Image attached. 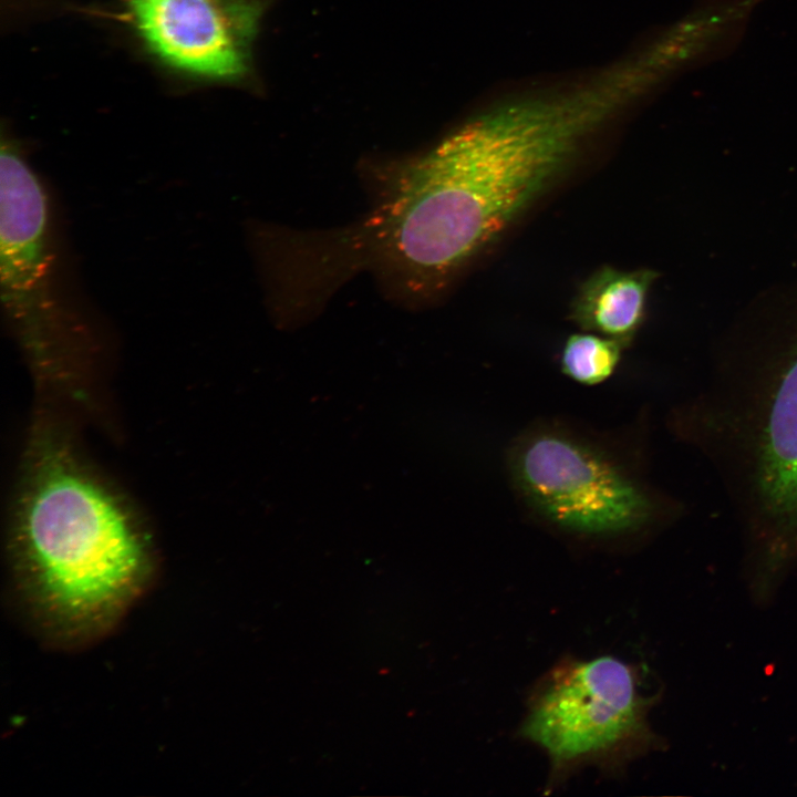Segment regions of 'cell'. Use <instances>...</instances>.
Segmentation results:
<instances>
[{"mask_svg": "<svg viewBox=\"0 0 797 797\" xmlns=\"http://www.w3.org/2000/svg\"><path fill=\"white\" fill-rule=\"evenodd\" d=\"M8 549L23 618L60 650L113 631L156 572L141 517L53 425L37 426L29 442Z\"/></svg>", "mask_w": 797, "mask_h": 797, "instance_id": "obj_1", "label": "cell"}, {"mask_svg": "<svg viewBox=\"0 0 797 797\" xmlns=\"http://www.w3.org/2000/svg\"><path fill=\"white\" fill-rule=\"evenodd\" d=\"M597 122V114L579 111L501 113L464 126L418 157L452 275L565 174Z\"/></svg>", "mask_w": 797, "mask_h": 797, "instance_id": "obj_2", "label": "cell"}, {"mask_svg": "<svg viewBox=\"0 0 797 797\" xmlns=\"http://www.w3.org/2000/svg\"><path fill=\"white\" fill-rule=\"evenodd\" d=\"M701 443L722 463L741 522L768 570L797 555V340L716 385Z\"/></svg>", "mask_w": 797, "mask_h": 797, "instance_id": "obj_3", "label": "cell"}, {"mask_svg": "<svg viewBox=\"0 0 797 797\" xmlns=\"http://www.w3.org/2000/svg\"><path fill=\"white\" fill-rule=\"evenodd\" d=\"M652 702L633 664L612 655L561 658L531 687L518 729L548 757L546 793L589 766L619 777L655 748L648 722Z\"/></svg>", "mask_w": 797, "mask_h": 797, "instance_id": "obj_4", "label": "cell"}, {"mask_svg": "<svg viewBox=\"0 0 797 797\" xmlns=\"http://www.w3.org/2000/svg\"><path fill=\"white\" fill-rule=\"evenodd\" d=\"M46 192L18 141L0 146V296L4 318L35 370L64 371L87 355L86 328L55 281Z\"/></svg>", "mask_w": 797, "mask_h": 797, "instance_id": "obj_5", "label": "cell"}, {"mask_svg": "<svg viewBox=\"0 0 797 797\" xmlns=\"http://www.w3.org/2000/svg\"><path fill=\"white\" fill-rule=\"evenodd\" d=\"M511 478L542 521L583 538L635 534L653 521L646 489L599 447L562 431L521 437L509 457Z\"/></svg>", "mask_w": 797, "mask_h": 797, "instance_id": "obj_6", "label": "cell"}, {"mask_svg": "<svg viewBox=\"0 0 797 797\" xmlns=\"http://www.w3.org/2000/svg\"><path fill=\"white\" fill-rule=\"evenodd\" d=\"M147 51L172 71L204 81L241 76L260 7L256 0H123Z\"/></svg>", "mask_w": 797, "mask_h": 797, "instance_id": "obj_7", "label": "cell"}, {"mask_svg": "<svg viewBox=\"0 0 797 797\" xmlns=\"http://www.w3.org/2000/svg\"><path fill=\"white\" fill-rule=\"evenodd\" d=\"M656 273L604 266L580 287L570 318L583 331L613 338L630 345L645 319L648 294Z\"/></svg>", "mask_w": 797, "mask_h": 797, "instance_id": "obj_8", "label": "cell"}, {"mask_svg": "<svg viewBox=\"0 0 797 797\" xmlns=\"http://www.w3.org/2000/svg\"><path fill=\"white\" fill-rule=\"evenodd\" d=\"M628 346L620 340L593 332L572 333L561 348L560 370L582 385L601 384L614 373Z\"/></svg>", "mask_w": 797, "mask_h": 797, "instance_id": "obj_9", "label": "cell"}]
</instances>
